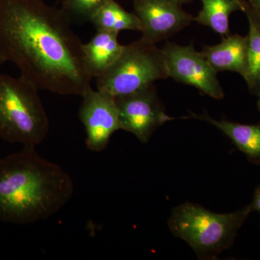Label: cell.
Here are the masks:
<instances>
[{
  "mask_svg": "<svg viewBox=\"0 0 260 260\" xmlns=\"http://www.w3.org/2000/svg\"><path fill=\"white\" fill-rule=\"evenodd\" d=\"M251 211L249 205L234 213H215L186 203L174 208L168 224L172 234L187 243L198 258L213 259L233 245Z\"/></svg>",
  "mask_w": 260,
  "mask_h": 260,
  "instance_id": "cell-3",
  "label": "cell"
},
{
  "mask_svg": "<svg viewBox=\"0 0 260 260\" xmlns=\"http://www.w3.org/2000/svg\"><path fill=\"white\" fill-rule=\"evenodd\" d=\"M74 184L58 164L35 147L0 159V220L25 225L47 220L71 199Z\"/></svg>",
  "mask_w": 260,
  "mask_h": 260,
  "instance_id": "cell-2",
  "label": "cell"
},
{
  "mask_svg": "<svg viewBox=\"0 0 260 260\" xmlns=\"http://www.w3.org/2000/svg\"><path fill=\"white\" fill-rule=\"evenodd\" d=\"M256 95H257V107L260 112V85L257 92H256Z\"/></svg>",
  "mask_w": 260,
  "mask_h": 260,
  "instance_id": "cell-20",
  "label": "cell"
},
{
  "mask_svg": "<svg viewBox=\"0 0 260 260\" xmlns=\"http://www.w3.org/2000/svg\"><path fill=\"white\" fill-rule=\"evenodd\" d=\"M79 119L86 133L87 147L94 152L105 150L115 132L120 130L115 98L90 88L83 96Z\"/></svg>",
  "mask_w": 260,
  "mask_h": 260,
  "instance_id": "cell-8",
  "label": "cell"
},
{
  "mask_svg": "<svg viewBox=\"0 0 260 260\" xmlns=\"http://www.w3.org/2000/svg\"><path fill=\"white\" fill-rule=\"evenodd\" d=\"M118 35L117 32L97 30L90 42L83 44L84 63L92 78L104 74L121 55L124 46L119 44Z\"/></svg>",
  "mask_w": 260,
  "mask_h": 260,
  "instance_id": "cell-11",
  "label": "cell"
},
{
  "mask_svg": "<svg viewBox=\"0 0 260 260\" xmlns=\"http://www.w3.org/2000/svg\"><path fill=\"white\" fill-rule=\"evenodd\" d=\"M8 61L6 56H5L4 51L2 49L1 46H0V67L2 66L4 63Z\"/></svg>",
  "mask_w": 260,
  "mask_h": 260,
  "instance_id": "cell-19",
  "label": "cell"
},
{
  "mask_svg": "<svg viewBox=\"0 0 260 260\" xmlns=\"http://www.w3.org/2000/svg\"><path fill=\"white\" fill-rule=\"evenodd\" d=\"M189 117L206 121L230 138L239 150L245 154L249 161L260 164V124H244L227 120H216L207 113L195 114Z\"/></svg>",
  "mask_w": 260,
  "mask_h": 260,
  "instance_id": "cell-12",
  "label": "cell"
},
{
  "mask_svg": "<svg viewBox=\"0 0 260 260\" xmlns=\"http://www.w3.org/2000/svg\"><path fill=\"white\" fill-rule=\"evenodd\" d=\"M115 99L120 129L134 135L141 143H148L155 130L174 119L166 113L153 85Z\"/></svg>",
  "mask_w": 260,
  "mask_h": 260,
  "instance_id": "cell-7",
  "label": "cell"
},
{
  "mask_svg": "<svg viewBox=\"0 0 260 260\" xmlns=\"http://www.w3.org/2000/svg\"><path fill=\"white\" fill-rule=\"evenodd\" d=\"M168 78L161 49L140 39L124 46L114 64L96 79V88L116 98L139 91Z\"/></svg>",
  "mask_w": 260,
  "mask_h": 260,
  "instance_id": "cell-5",
  "label": "cell"
},
{
  "mask_svg": "<svg viewBox=\"0 0 260 260\" xmlns=\"http://www.w3.org/2000/svg\"><path fill=\"white\" fill-rule=\"evenodd\" d=\"M207 60L218 72L237 73L245 77L248 64V37L239 34L225 36L220 44L207 46L202 51Z\"/></svg>",
  "mask_w": 260,
  "mask_h": 260,
  "instance_id": "cell-10",
  "label": "cell"
},
{
  "mask_svg": "<svg viewBox=\"0 0 260 260\" xmlns=\"http://www.w3.org/2000/svg\"><path fill=\"white\" fill-rule=\"evenodd\" d=\"M250 205L252 210H256L260 213V185L256 188L254 191L253 200Z\"/></svg>",
  "mask_w": 260,
  "mask_h": 260,
  "instance_id": "cell-17",
  "label": "cell"
},
{
  "mask_svg": "<svg viewBox=\"0 0 260 260\" xmlns=\"http://www.w3.org/2000/svg\"><path fill=\"white\" fill-rule=\"evenodd\" d=\"M202 9L197 23L209 27L220 35H229V18L235 11H245V0H200Z\"/></svg>",
  "mask_w": 260,
  "mask_h": 260,
  "instance_id": "cell-13",
  "label": "cell"
},
{
  "mask_svg": "<svg viewBox=\"0 0 260 260\" xmlns=\"http://www.w3.org/2000/svg\"><path fill=\"white\" fill-rule=\"evenodd\" d=\"M181 5L174 0H133L142 24L141 39L156 44L190 25L194 17Z\"/></svg>",
  "mask_w": 260,
  "mask_h": 260,
  "instance_id": "cell-9",
  "label": "cell"
},
{
  "mask_svg": "<svg viewBox=\"0 0 260 260\" xmlns=\"http://www.w3.org/2000/svg\"><path fill=\"white\" fill-rule=\"evenodd\" d=\"M249 22L248 64L244 80L251 91L256 93L260 85V18L246 4L244 11Z\"/></svg>",
  "mask_w": 260,
  "mask_h": 260,
  "instance_id": "cell-15",
  "label": "cell"
},
{
  "mask_svg": "<svg viewBox=\"0 0 260 260\" xmlns=\"http://www.w3.org/2000/svg\"><path fill=\"white\" fill-rule=\"evenodd\" d=\"M97 30L117 32L123 30L140 31L142 24L138 15L124 10L114 0L100 8L90 20Z\"/></svg>",
  "mask_w": 260,
  "mask_h": 260,
  "instance_id": "cell-14",
  "label": "cell"
},
{
  "mask_svg": "<svg viewBox=\"0 0 260 260\" xmlns=\"http://www.w3.org/2000/svg\"><path fill=\"white\" fill-rule=\"evenodd\" d=\"M83 44L61 8L44 0H0V46L20 78L39 90L82 97L91 88Z\"/></svg>",
  "mask_w": 260,
  "mask_h": 260,
  "instance_id": "cell-1",
  "label": "cell"
},
{
  "mask_svg": "<svg viewBox=\"0 0 260 260\" xmlns=\"http://www.w3.org/2000/svg\"><path fill=\"white\" fill-rule=\"evenodd\" d=\"M248 5L256 15L260 18V0H249Z\"/></svg>",
  "mask_w": 260,
  "mask_h": 260,
  "instance_id": "cell-18",
  "label": "cell"
},
{
  "mask_svg": "<svg viewBox=\"0 0 260 260\" xmlns=\"http://www.w3.org/2000/svg\"><path fill=\"white\" fill-rule=\"evenodd\" d=\"M177 3H180L181 5L184 4V3H190V2L194 1V0H174Z\"/></svg>",
  "mask_w": 260,
  "mask_h": 260,
  "instance_id": "cell-21",
  "label": "cell"
},
{
  "mask_svg": "<svg viewBox=\"0 0 260 260\" xmlns=\"http://www.w3.org/2000/svg\"><path fill=\"white\" fill-rule=\"evenodd\" d=\"M111 0H61V9L64 14L77 21H90L98 10Z\"/></svg>",
  "mask_w": 260,
  "mask_h": 260,
  "instance_id": "cell-16",
  "label": "cell"
},
{
  "mask_svg": "<svg viewBox=\"0 0 260 260\" xmlns=\"http://www.w3.org/2000/svg\"><path fill=\"white\" fill-rule=\"evenodd\" d=\"M168 78L191 85L213 99H223V88L217 72L203 53L195 50L192 44L181 46L167 42L161 49Z\"/></svg>",
  "mask_w": 260,
  "mask_h": 260,
  "instance_id": "cell-6",
  "label": "cell"
},
{
  "mask_svg": "<svg viewBox=\"0 0 260 260\" xmlns=\"http://www.w3.org/2000/svg\"><path fill=\"white\" fill-rule=\"evenodd\" d=\"M39 89L22 78L0 74V137L36 147L47 138L49 121Z\"/></svg>",
  "mask_w": 260,
  "mask_h": 260,
  "instance_id": "cell-4",
  "label": "cell"
}]
</instances>
